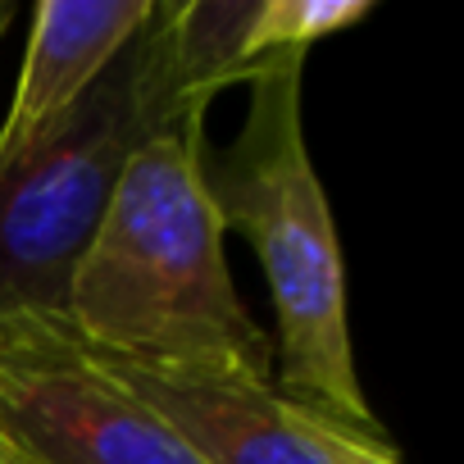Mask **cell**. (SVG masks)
Returning a JSON list of instances; mask_svg holds the SVG:
<instances>
[{"label": "cell", "instance_id": "3957f363", "mask_svg": "<svg viewBox=\"0 0 464 464\" xmlns=\"http://www.w3.org/2000/svg\"><path fill=\"white\" fill-rule=\"evenodd\" d=\"M209 105L178 69L173 0H155L87 96L0 173V314H64L69 278L132 155Z\"/></svg>", "mask_w": 464, "mask_h": 464}, {"label": "cell", "instance_id": "277c9868", "mask_svg": "<svg viewBox=\"0 0 464 464\" xmlns=\"http://www.w3.org/2000/svg\"><path fill=\"white\" fill-rule=\"evenodd\" d=\"M0 432L37 464H205L64 314H0Z\"/></svg>", "mask_w": 464, "mask_h": 464}, {"label": "cell", "instance_id": "5b68a950", "mask_svg": "<svg viewBox=\"0 0 464 464\" xmlns=\"http://www.w3.org/2000/svg\"><path fill=\"white\" fill-rule=\"evenodd\" d=\"M101 364L205 464H405L387 432L346 428L283 396L278 382Z\"/></svg>", "mask_w": 464, "mask_h": 464}, {"label": "cell", "instance_id": "8992f818", "mask_svg": "<svg viewBox=\"0 0 464 464\" xmlns=\"http://www.w3.org/2000/svg\"><path fill=\"white\" fill-rule=\"evenodd\" d=\"M150 5L155 0H42L33 10L24 69L0 123V173L87 96L150 19Z\"/></svg>", "mask_w": 464, "mask_h": 464}, {"label": "cell", "instance_id": "6da1fadb", "mask_svg": "<svg viewBox=\"0 0 464 464\" xmlns=\"http://www.w3.org/2000/svg\"><path fill=\"white\" fill-rule=\"evenodd\" d=\"M205 150V110H187L132 155L69 278L64 319L114 364L274 382V342L223 260Z\"/></svg>", "mask_w": 464, "mask_h": 464}, {"label": "cell", "instance_id": "7a4b0ae2", "mask_svg": "<svg viewBox=\"0 0 464 464\" xmlns=\"http://www.w3.org/2000/svg\"><path fill=\"white\" fill-rule=\"evenodd\" d=\"M305 55L274 60L251 82L246 119L227 150H205V187L223 227L256 246L274 301V369L278 392L360 432H382L373 419L351 346L346 269L337 223L319 169L305 146L301 114Z\"/></svg>", "mask_w": 464, "mask_h": 464}, {"label": "cell", "instance_id": "ba28073f", "mask_svg": "<svg viewBox=\"0 0 464 464\" xmlns=\"http://www.w3.org/2000/svg\"><path fill=\"white\" fill-rule=\"evenodd\" d=\"M10 24H14V0H0V37H5Z\"/></svg>", "mask_w": 464, "mask_h": 464}, {"label": "cell", "instance_id": "52a82bcc", "mask_svg": "<svg viewBox=\"0 0 464 464\" xmlns=\"http://www.w3.org/2000/svg\"><path fill=\"white\" fill-rule=\"evenodd\" d=\"M0 464H37V459H33L24 446H14L5 432H0Z\"/></svg>", "mask_w": 464, "mask_h": 464}]
</instances>
